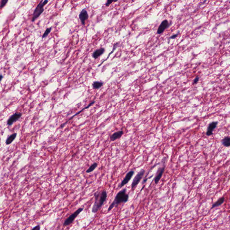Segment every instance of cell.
I'll return each mask as SVG.
<instances>
[{"instance_id": "obj_1", "label": "cell", "mask_w": 230, "mask_h": 230, "mask_svg": "<svg viewBox=\"0 0 230 230\" xmlns=\"http://www.w3.org/2000/svg\"><path fill=\"white\" fill-rule=\"evenodd\" d=\"M108 194L106 191H102L101 192H97L95 194V201L93 204L92 211L95 213L101 208L106 200Z\"/></svg>"}, {"instance_id": "obj_2", "label": "cell", "mask_w": 230, "mask_h": 230, "mask_svg": "<svg viewBox=\"0 0 230 230\" xmlns=\"http://www.w3.org/2000/svg\"><path fill=\"white\" fill-rule=\"evenodd\" d=\"M129 195L126 193V189L125 188L120 191L116 194L114 201L108 208V212H109L114 207L121 203H125L129 200Z\"/></svg>"}, {"instance_id": "obj_3", "label": "cell", "mask_w": 230, "mask_h": 230, "mask_svg": "<svg viewBox=\"0 0 230 230\" xmlns=\"http://www.w3.org/2000/svg\"><path fill=\"white\" fill-rule=\"evenodd\" d=\"M48 2V0H45L44 1L41 0L40 1V2L38 4L33 13V16L32 19V22H34V21L39 17L41 14L44 12V6Z\"/></svg>"}, {"instance_id": "obj_4", "label": "cell", "mask_w": 230, "mask_h": 230, "mask_svg": "<svg viewBox=\"0 0 230 230\" xmlns=\"http://www.w3.org/2000/svg\"><path fill=\"white\" fill-rule=\"evenodd\" d=\"M83 210V208H80L78 209V210H77L74 213L71 214L70 216L68 217V218L65 220L64 222V224H63V226L64 227H66V226L69 225L71 223H72L73 222L75 219V218L77 217L78 215L81 213Z\"/></svg>"}, {"instance_id": "obj_5", "label": "cell", "mask_w": 230, "mask_h": 230, "mask_svg": "<svg viewBox=\"0 0 230 230\" xmlns=\"http://www.w3.org/2000/svg\"><path fill=\"white\" fill-rule=\"evenodd\" d=\"M145 172V170L142 169L136 175L135 177H134V178L133 180L132 184H131V188L132 189H134L136 186L138 185V184L140 182L141 180L142 179V177L144 175Z\"/></svg>"}, {"instance_id": "obj_6", "label": "cell", "mask_w": 230, "mask_h": 230, "mask_svg": "<svg viewBox=\"0 0 230 230\" xmlns=\"http://www.w3.org/2000/svg\"><path fill=\"white\" fill-rule=\"evenodd\" d=\"M134 171L133 170L130 171L129 172H128L126 174L124 179L122 180L121 183V184L119 186V187L121 188L122 187L124 186L126 184H127L128 183H129V181L131 179L132 177L134 175Z\"/></svg>"}, {"instance_id": "obj_7", "label": "cell", "mask_w": 230, "mask_h": 230, "mask_svg": "<svg viewBox=\"0 0 230 230\" xmlns=\"http://www.w3.org/2000/svg\"><path fill=\"white\" fill-rule=\"evenodd\" d=\"M218 124L217 121H213L210 123L208 127L207 130V136H210L213 134V130L216 128Z\"/></svg>"}, {"instance_id": "obj_8", "label": "cell", "mask_w": 230, "mask_h": 230, "mask_svg": "<svg viewBox=\"0 0 230 230\" xmlns=\"http://www.w3.org/2000/svg\"><path fill=\"white\" fill-rule=\"evenodd\" d=\"M79 18L81 21L82 25H85V21L87 20L89 18V15L87 10L85 9H84L81 10V12L79 14Z\"/></svg>"}, {"instance_id": "obj_9", "label": "cell", "mask_w": 230, "mask_h": 230, "mask_svg": "<svg viewBox=\"0 0 230 230\" xmlns=\"http://www.w3.org/2000/svg\"><path fill=\"white\" fill-rule=\"evenodd\" d=\"M95 101H94L92 102H90V103H89V104L88 106H87L86 107H85L84 108H83V109H82L81 111H80L79 112H77V113H76L75 114H74V115H72L71 117L68 120V121H66V122H65V123H64V124H62V125H61V126H60V128H63V127L65 125H66V124L68 123V122H69V121H70L73 118L74 116H75L76 115H79V114L80 113L82 112H83V111H84V110H85V109H87V108H89L90 107H91V106H92V105H93V104L95 103Z\"/></svg>"}, {"instance_id": "obj_10", "label": "cell", "mask_w": 230, "mask_h": 230, "mask_svg": "<svg viewBox=\"0 0 230 230\" xmlns=\"http://www.w3.org/2000/svg\"><path fill=\"white\" fill-rule=\"evenodd\" d=\"M165 168H166L165 166H163L162 167L160 168L158 170L157 172L156 173V177L154 179V181H155V183L156 184L159 183L160 180L161 179L163 174L164 172V171H165Z\"/></svg>"}, {"instance_id": "obj_11", "label": "cell", "mask_w": 230, "mask_h": 230, "mask_svg": "<svg viewBox=\"0 0 230 230\" xmlns=\"http://www.w3.org/2000/svg\"><path fill=\"white\" fill-rule=\"evenodd\" d=\"M21 115L22 114L19 113H16L10 116V118L8 119L7 121V125H12L14 122H16L20 118Z\"/></svg>"}, {"instance_id": "obj_12", "label": "cell", "mask_w": 230, "mask_h": 230, "mask_svg": "<svg viewBox=\"0 0 230 230\" xmlns=\"http://www.w3.org/2000/svg\"><path fill=\"white\" fill-rule=\"evenodd\" d=\"M124 134V132L123 130H119L117 132H115L112 134L110 137V141L113 142L115 140L120 139Z\"/></svg>"}, {"instance_id": "obj_13", "label": "cell", "mask_w": 230, "mask_h": 230, "mask_svg": "<svg viewBox=\"0 0 230 230\" xmlns=\"http://www.w3.org/2000/svg\"><path fill=\"white\" fill-rule=\"evenodd\" d=\"M168 26H169V22L168 20H165L163 21L159 26V27L157 29V33L159 34H161Z\"/></svg>"}, {"instance_id": "obj_14", "label": "cell", "mask_w": 230, "mask_h": 230, "mask_svg": "<svg viewBox=\"0 0 230 230\" xmlns=\"http://www.w3.org/2000/svg\"><path fill=\"white\" fill-rule=\"evenodd\" d=\"M105 52V49L103 48H101L95 51L92 54V57L94 59H97L99 57L103 54Z\"/></svg>"}, {"instance_id": "obj_15", "label": "cell", "mask_w": 230, "mask_h": 230, "mask_svg": "<svg viewBox=\"0 0 230 230\" xmlns=\"http://www.w3.org/2000/svg\"><path fill=\"white\" fill-rule=\"evenodd\" d=\"M224 200H225V198L224 197H222L220 198V199H219L216 202H215L212 205V206L211 207V209H213V208L217 207L220 206L222 204H223V202H224Z\"/></svg>"}, {"instance_id": "obj_16", "label": "cell", "mask_w": 230, "mask_h": 230, "mask_svg": "<svg viewBox=\"0 0 230 230\" xmlns=\"http://www.w3.org/2000/svg\"><path fill=\"white\" fill-rule=\"evenodd\" d=\"M222 144L224 147H229L230 146V138L229 137H225L224 139L222 140Z\"/></svg>"}, {"instance_id": "obj_17", "label": "cell", "mask_w": 230, "mask_h": 230, "mask_svg": "<svg viewBox=\"0 0 230 230\" xmlns=\"http://www.w3.org/2000/svg\"><path fill=\"white\" fill-rule=\"evenodd\" d=\"M16 136H17V134H16V133H14L13 134H12V135L10 136L7 138L6 140V144H7V145L10 144V143H11L12 142H13V141L16 138Z\"/></svg>"}, {"instance_id": "obj_18", "label": "cell", "mask_w": 230, "mask_h": 230, "mask_svg": "<svg viewBox=\"0 0 230 230\" xmlns=\"http://www.w3.org/2000/svg\"><path fill=\"white\" fill-rule=\"evenodd\" d=\"M103 85V83L100 81H94L92 84L93 88L95 89H98L101 88L102 86Z\"/></svg>"}, {"instance_id": "obj_19", "label": "cell", "mask_w": 230, "mask_h": 230, "mask_svg": "<svg viewBox=\"0 0 230 230\" xmlns=\"http://www.w3.org/2000/svg\"><path fill=\"white\" fill-rule=\"evenodd\" d=\"M97 166H98V164H97V163H94L92 165H91V166L89 167V168H88V169L86 170V173H90V172H93V171H94V170L97 167Z\"/></svg>"}, {"instance_id": "obj_20", "label": "cell", "mask_w": 230, "mask_h": 230, "mask_svg": "<svg viewBox=\"0 0 230 230\" xmlns=\"http://www.w3.org/2000/svg\"><path fill=\"white\" fill-rule=\"evenodd\" d=\"M118 45V43H116V44H114V46H113V49H112V51L111 52V53H110L109 54L107 58H106L105 60H104V61H103V62H102L100 64V65H98V67H100V66H101V65L102 64H103V63L104 62H105V61H106L107 60H108V58H109V56L111 55V54H112V53H113V52L114 51H115V49H116V48L117 47V45Z\"/></svg>"}, {"instance_id": "obj_21", "label": "cell", "mask_w": 230, "mask_h": 230, "mask_svg": "<svg viewBox=\"0 0 230 230\" xmlns=\"http://www.w3.org/2000/svg\"><path fill=\"white\" fill-rule=\"evenodd\" d=\"M51 30H52V27H49V28H47V29H46L45 31V32L44 34H43V35H42V38H45V37H47L48 36V35L50 34V33L51 32Z\"/></svg>"}, {"instance_id": "obj_22", "label": "cell", "mask_w": 230, "mask_h": 230, "mask_svg": "<svg viewBox=\"0 0 230 230\" xmlns=\"http://www.w3.org/2000/svg\"><path fill=\"white\" fill-rule=\"evenodd\" d=\"M8 2L7 0H2L0 2V8L1 9L6 5V4Z\"/></svg>"}, {"instance_id": "obj_23", "label": "cell", "mask_w": 230, "mask_h": 230, "mask_svg": "<svg viewBox=\"0 0 230 230\" xmlns=\"http://www.w3.org/2000/svg\"><path fill=\"white\" fill-rule=\"evenodd\" d=\"M41 229V227L40 225H37L36 226L34 227L31 230H40Z\"/></svg>"}, {"instance_id": "obj_24", "label": "cell", "mask_w": 230, "mask_h": 230, "mask_svg": "<svg viewBox=\"0 0 230 230\" xmlns=\"http://www.w3.org/2000/svg\"><path fill=\"white\" fill-rule=\"evenodd\" d=\"M114 1H110V0H108L107 3L105 4V5L107 6H108L111 4L112 3V2H113Z\"/></svg>"}, {"instance_id": "obj_25", "label": "cell", "mask_w": 230, "mask_h": 230, "mask_svg": "<svg viewBox=\"0 0 230 230\" xmlns=\"http://www.w3.org/2000/svg\"><path fill=\"white\" fill-rule=\"evenodd\" d=\"M199 77H197L196 78H195V79L194 81V82H193V84H196V83L199 81Z\"/></svg>"}, {"instance_id": "obj_26", "label": "cell", "mask_w": 230, "mask_h": 230, "mask_svg": "<svg viewBox=\"0 0 230 230\" xmlns=\"http://www.w3.org/2000/svg\"><path fill=\"white\" fill-rule=\"evenodd\" d=\"M179 34V33H178V34H175V35H172V36H171V37L170 38H171V39H174V38H176V37H177V36L178 35V34Z\"/></svg>"}, {"instance_id": "obj_27", "label": "cell", "mask_w": 230, "mask_h": 230, "mask_svg": "<svg viewBox=\"0 0 230 230\" xmlns=\"http://www.w3.org/2000/svg\"><path fill=\"white\" fill-rule=\"evenodd\" d=\"M3 77L2 75H0V82L2 80V79Z\"/></svg>"}, {"instance_id": "obj_28", "label": "cell", "mask_w": 230, "mask_h": 230, "mask_svg": "<svg viewBox=\"0 0 230 230\" xmlns=\"http://www.w3.org/2000/svg\"></svg>"}]
</instances>
